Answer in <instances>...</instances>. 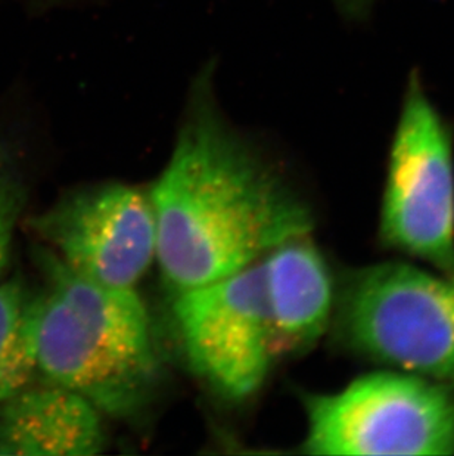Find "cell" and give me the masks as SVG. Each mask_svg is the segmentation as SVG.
I'll return each mask as SVG.
<instances>
[{
	"label": "cell",
	"mask_w": 454,
	"mask_h": 456,
	"mask_svg": "<svg viewBox=\"0 0 454 456\" xmlns=\"http://www.w3.org/2000/svg\"><path fill=\"white\" fill-rule=\"evenodd\" d=\"M211 71L193 83L172 155L150 194L157 260L177 291L238 273L314 226L305 200L229 123Z\"/></svg>",
	"instance_id": "1"
},
{
	"label": "cell",
	"mask_w": 454,
	"mask_h": 456,
	"mask_svg": "<svg viewBox=\"0 0 454 456\" xmlns=\"http://www.w3.org/2000/svg\"><path fill=\"white\" fill-rule=\"evenodd\" d=\"M30 226L65 266L107 287L134 289L157 258L150 197L120 182L71 191Z\"/></svg>",
	"instance_id": "7"
},
{
	"label": "cell",
	"mask_w": 454,
	"mask_h": 456,
	"mask_svg": "<svg viewBox=\"0 0 454 456\" xmlns=\"http://www.w3.org/2000/svg\"><path fill=\"white\" fill-rule=\"evenodd\" d=\"M37 372L102 415L126 418L154 397L161 362L150 314L134 289L98 284L45 251Z\"/></svg>",
	"instance_id": "2"
},
{
	"label": "cell",
	"mask_w": 454,
	"mask_h": 456,
	"mask_svg": "<svg viewBox=\"0 0 454 456\" xmlns=\"http://www.w3.org/2000/svg\"><path fill=\"white\" fill-rule=\"evenodd\" d=\"M105 446L102 413L69 388L27 386L0 402V455L92 456Z\"/></svg>",
	"instance_id": "9"
},
{
	"label": "cell",
	"mask_w": 454,
	"mask_h": 456,
	"mask_svg": "<svg viewBox=\"0 0 454 456\" xmlns=\"http://www.w3.org/2000/svg\"><path fill=\"white\" fill-rule=\"evenodd\" d=\"M339 2H341V4H344V8L357 9L363 6L368 0H339Z\"/></svg>",
	"instance_id": "12"
},
{
	"label": "cell",
	"mask_w": 454,
	"mask_h": 456,
	"mask_svg": "<svg viewBox=\"0 0 454 456\" xmlns=\"http://www.w3.org/2000/svg\"><path fill=\"white\" fill-rule=\"evenodd\" d=\"M330 327L357 356L454 386V289L408 263L357 267L339 280Z\"/></svg>",
	"instance_id": "3"
},
{
	"label": "cell",
	"mask_w": 454,
	"mask_h": 456,
	"mask_svg": "<svg viewBox=\"0 0 454 456\" xmlns=\"http://www.w3.org/2000/svg\"><path fill=\"white\" fill-rule=\"evenodd\" d=\"M172 312L186 362L202 383L229 401L260 390L274 359L262 260L177 291Z\"/></svg>",
	"instance_id": "6"
},
{
	"label": "cell",
	"mask_w": 454,
	"mask_h": 456,
	"mask_svg": "<svg viewBox=\"0 0 454 456\" xmlns=\"http://www.w3.org/2000/svg\"><path fill=\"white\" fill-rule=\"evenodd\" d=\"M273 357L312 349L332 323L334 280L309 235L283 242L263 257Z\"/></svg>",
	"instance_id": "8"
},
{
	"label": "cell",
	"mask_w": 454,
	"mask_h": 456,
	"mask_svg": "<svg viewBox=\"0 0 454 456\" xmlns=\"http://www.w3.org/2000/svg\"><path fill=\"white\" fill-rule=\"evenodd\" d=\"M24 206V190L17 175L0 161V273L6 267L13 231Z\"/></svg>",
	"instance_id": "11"
},
{
	"label": "cell",
	"mask_w": 454,
	"mask_h": 456,
	"mask_svg": "<svg viewBox=\"0 0 454 456\" xmlns=\"http://www.w3.org/2000/svg\"><path fill=\"white\" fill-rule=\"evenodd\" d=\"M450 282H451V285H453V289H454V269H453V271H451V273H450Z\"/></svg>",
	"instance_id": "13"
},
{
	"label": "cell",
	"mask_w": 454,
	"mask_h": 456,
	"mask_svg": "<svg viewBox=\"0 0 454 456\" xmlns=\"http://www.w3.org/2000/svg\"><path fill=\"white\" fill-rule=\"evenodd\" d=\"M379 235L449 275L454 269L453 150L418 80L409 85L391 145Z\"/></svg>",
	"instance_id": "5"
},
{
	"label": "cell",
	"mask_w": 454,
	"mask_h": 456,
	"mask_svg": "<svg viewBox=\"0 0 454 456\" xmlns=\"http://www.w3.org/2000/svg\"><path fill=\"white\" fill-rule=\"evenodd\" d=\"M310 455L454 453V386L408 372H373L329 395L304 396Z\"/></svg>",
	"instance_id": "4"
},
{
	"label": "cell",
	"mask_w": 454,
	"mask_h": 456,
	"mask_svg": "<svg viewBox=\"0 0 454 456\" xmlns=\"http://www.w3.org/2000/svg\"><path fill=\"white\" fill-rule=\"evenodd\" d=\"M42 293L21 281L0 284V402L21 392L37 374Z\"/></svg>",
	"instance_id": "10"
}]
</instances>
